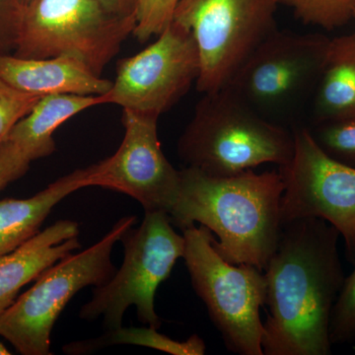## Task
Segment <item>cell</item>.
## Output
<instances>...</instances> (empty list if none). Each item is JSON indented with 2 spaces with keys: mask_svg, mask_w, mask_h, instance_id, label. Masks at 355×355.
Here are the masks:
<instances>
[{
  "mask_svg": "<svg viewBox=\"0 0 355 355\" xmlns=\"http://www.w3.org/2000/svg\"><path fill=\"white\" fill-rule=\"evenodd\" d=\"M340 233L321 218L282 224L279 245L265 270L266 355L331 354L330 324L345 275Z\"/></svg>",
  "mask_w": 355,
  "mask_h": 355,
  "instance_id": "1",
  "label": "cell"
},
{
  "mask_svg": "<svg viewBox=\"0 0 355 355\" xmlns=\"http://www.w3.org/2000/svg\"><path fill=\"white\" fill-rule=\"evenodd\" d=\"M284 183L280 172L248 170L216 177L196 168L180 170L176 198L168 212L173 226H205L218 238L214 246L234 265L265 270L279 245L280 202Z\"/></svg>",
  "mask_w": 355,
  "mask_h": 355,
  "instance_id": "2",
  "label": "cell"
},
{
  "mask_svg": "<svg viewBox=\"0 0 355 355\" xmlns=\"http://www.w3.org/2000/svg\"><path fill=\"white\" fill-rule=\"evenodd\" d=\"M293 153V132L263 118L228 87L203 94L178 142L184 164L216 177L268 163L282 167Z\"/></svg>",
  "mask_w": 355,
  "mask_h": 355,
  "instance_id": "3",
  "label": "cell"
},
{
  "mask_svg": "<svg viewBox=\"0 0 355 355\" xmlns=\"http://www.w3.org/2000/svg\"><path fill=\"white\" fill-rule=\"evenodd\" d=\"M137 221L135 216L123 217L100 241L46 268L0 316V336L21 354H51V331L58 318L77 292L103 286L113 277L114 244Z\"/></svg>",
  "mask_w": 355,
  "mask_h": 355,
  "instance_id": "4",
  "label": "cell"
},
{
  "mask_svg": "<svg viewBox=\"0 0 355 355\" xmlns=\"http://www.w3.org/2000/svg\"><path fill=\"white\" fill-rule=\"evenodd\" d=\"M121 241L125 254L120 270L106 284L95 287L79 317L88 322L102 317L107 330H116L123 327L125 311L135 306L140 323L159 329L161 319L154 299L177 261L183 258L184 235L174 230L167 212L159 210L146 211L139 227L128 229Z\"/></svg>",
  "mask_w": 355,
  "mask_h": 355,
  "instance_id": "5",
  "label": "cell"
},
{
  "mask_svg": "<svg viewBox=\"0 0 355 355\" xmlns=\"http://www.w3.org/2000/svg\"><path fill=\"white\" fill-rule=\"evenodd\" d=\"M183 233V258L191 284L226 347L238 354L263 355L260 309L266 304V282L263 270L224 260L205 226H191Z\"/></svg>",
  "mask_w": 355,
  "mask_h": 355,
  "instance_id": "6",
  "label": "cell"
},
{
  "mask_svg": "<svg viewBox=\"0 0 355 355\" xmlns=\"http://www.w3.org/2000/svg\"><path fill=\"white\" fill-rule=\"evenodd\" d=\"M135 15L110 12L97 0H34L23 10L16 57H71L97 76L133 34Z\"/></svg>",
  "mask_w": 355,
  "mask_h": 355,
  "instance_id": "7",
  "label": "cell"
},
{
  "mask_svg": "<svg viewBox=\"0 0 355 355\" xmlns=\"http://www.w3.org/2000/svg\"><path fill=\"white\" fill-rule=\"evenodd\" d=\"M329 42L322 35L275 30L225 87L263 118L284 125L314 95Z\"/></svg>",
  "mask_w": 355,
  "mask_h": 355,
  "instance_id": "8",
  "label": "cell"
},
{
  "mask_svg": "<svg viewBox=\"0 0 355 355\" xmlns=\"http://www.w3.org/2000/svg\"><path fill=\"white\" fill-rule=\"evenodd\" d=\"M275 0H181L174 22L193 34L202 94L225 87L243 62L275 30Z\"/></svg>",
  "mask_w": 355,
  "mask_h": 355,
  "instance_id": "9",
  "label": "cell"
},
{
  "mask_svg": "<svg viewBox=\"0 0 355 355\" xmlns=\"http://www.w3.org/2000/svg\"><path fill=\"white\" fill-rule=\"evenodd\" d=\"M294 153L279 167L284 183L280 202L282 223L321 218L338 231L350 259H355V167L331 157L311 130L292 128Z\"/></svg>",
  "mask_w": 355,
  "mask_h": 355,
  "instance_id": "10",
  "label": "cell"
},
{
  "mask_svg": "<svg viewBox=\"0 0 355 355\" xmlns=\"http://www.w3.org/2000/svg\"><path fill=\"white\" fill-rule=\"evenodd\" d=\"M200 55L193 34L173 22L157 40L116 67V79L103 105L160 116L197 83Z\"/></svg>",
  "mask_w": 355,
  "mask_h": 355,
  "instance_id": "11",
  "label": "cell"
},
{
  "mask_svg": "<svg viewBox=\"0 0 355 355\" xmlns=\"http://www.w3.org/2000/svg\"><path fill=\"white\" fill-rule=\"evenodd\" d=\"M158 119L123 110V141L113 155L89 166L90 187L130 196L144 211L161 210L168 214L179 189L180 171L161 149Z\"/></svg>",
  "mask_w": 355,
  "mask_h": 355,
  "instance_id": "12",
  "label": "cell"
},
{
  "mask_svg": "<svg viewBox=\"0 0 355 355\" xmlns=\"http://www.w3.org/2000/svg\"><path fill=\"white\" fill-rule=\"evenodd\" d=\"M0 79L11 87L38 96H102L113 81L97 76L77 58H25L0 55Z\"/></svg>",
  "mask_w": 355,
  "mask_h": 355,
  "instance_id": "13",
  "label": "cell"
},
{
  "mask_svg": "<svg viewBox=\"0 0 355 355\" xmlns=\"http://www.w3.org/2000/svg\"><path fill=\"white\" fill-rule=\"evenodd\" d=\"M76 221L58 220L9 253L0 256V316L26 284L81 247Z\"/></svg>",
  "mask_w": 355,
  "mask_h": 355,
  "instance_id": "14",
  "label": "cell"
},
{
  "mask_svg": "<svg viewBox=\"0 0 355 355\" xmlns=\"http://www.w3.org/2000/svg\"><path fill=\"white\" fill-rule=\"evenodd\" d=\"M89 168L76 170L49 184L34 197L0 202V256L13 251L40 232L53 207L67 196L87 188Z\"/></svg>",
  "mask_w": 355,
  "mask_h": 355,
  "instance_id": "15",
  "label": "cell"
},
{
  "mask_svg": "<svg viewBox=\"0 0 355 355\" xmlns=\"http://www.w3.org/2000/svg\"><path fill=\"white\" fill-rule=\"evenodd\" d=\"M103 105L101 96L58 94L43 96L21 119L4 141L15 146L30 161L55 151L53 133L76 114Z\"/></svg>",
  "mask_w": 355,
  "mask_h": 355,
  "instance_id": "16",
  "label": "cell"
},
{
  "mask_svg": "<svg viewBox=\"0 0 355 355\" xmlns=\"http://www.w3.org/2000/svg\"><path fill=\"white\" fill-rule=\"evenodd\" d=\"M312 98L320 123L355 118V33L329 42Z\"/></svg>",
  "mask_w": 355,
  "mask_h": 355,
  "instance_id": "17",
  "label": "cell"
},
{
  "mask_svg": "<svg viewBox=\"0 0 355 355\" xmlns=\"http://www.w3.org/2000/svg\"><path fill=\"white\" fill-rule=\"evenodd\" d=\"M158 329L121 328L110 330L97 338L72 343L65 345L64 352L69 354H86L113 345H133L161 350L174 355H203L207 347L202 338L191 336L186 342H177L158 333Z\"/></svg>",
  "mask_w": 355,
  "mask_h": 355,
  "instance_id": "18",
  "label": "cell"
},
{
  "mask_svg": "<svg viewBox=\"0 0 355 355\" xmlns=\"http://www.w3.org/2000/svg\"><path fill=\"white\" fill-rule=\"evenodd\" d=\"M291 7L304 23L334 30L354 18L355 0H275Z\"/></svg>",
  "mask_w": 355,
  "mask_h": 355,
  "instance_id": "19",
  "label": "cell"
},
{
  "mask_svg": "<svg viewBox=\"0 0 355 355\" xmlns=\"http://www.w3.org/2000/svg\"><path fill=\"white\" fill-rule=\"evenodd\" d=\"M311 133L331 157L355 167V118L323 123Z\"/></svg>",
  "mask_w": 355,
  "mask_h": 355,
  "instance_id": "20",
  "label": "cell"
},
{
  "mask_svg": "<svg viewBox=\"0 0 355 355\" xmlns=\"http://www.w3.org/2000/svg\"><path fill=\"white\" fill-rule=\"evenodd\" d=\"M181 0H137L133 36L140 42L158 36L173 22Z\"/></svg>",
  "mask_w": 355,
  "mask_h": 355,
  "instance_id": "21",
  "label": "cell"
},
{
  "mask_svg": "<svg viewBox=\"0 0 355 355\" xmlns=\"http://www.w3.org/2000/svg\"><path fill=\"white\" fill-rule=\"evenodd\" d=\"M330 338L333 343H343L355 338V268L345 279L331 313Z\"/></svg>",
  "mask_w": 355,
  "mask_h": 355,
  "instance_id": "22",
  "label": "cell"
},
{
  "mask_svg": "<svg viewBox=\"0 0 355 355\" xmlns=\"http://www.w3.org/2000/svg\"><path fill=\"white\" fill-rule=\"evenodd\" d=\"M42 97L17 90L0 79V144Z\"/></svg>",
  "mask_w": 355,
  "mask_h": 355,
  "instance_id": "23",
  "label": "cell"
},
{
  "mask_svg": "<svg viewBox=\"0 0 355 355\" xmlns=\"http://www.w3.org/2000/svg\"><path fill=\"white\" fill-rule=\"evenodd\" d=\"M31 161L9 142L0 144V190L22 177L29 169Z\"/></svg>",
  "mask_w": 355,
  "mask_h": 355,
  "instance_id": "24",
  "label": "cell"
},
{
  "mask_svg": "<svg viewBox=\"0 0 355 355\" xmlns=\"http://www.w3.org/2000/svg\"><path fill=\"white\" fill-rule=\"evenodd\" d=\"M110 12L121 16L135 15L137 0H97Z\"/></svg>",
  "mask_w": 355,
  "mask_h": 355,
  "instance_id": "25",
  "label": "cell"
},
{
  "mask_svg": "<svg viewBox=\"0 0 355 355\" xmlns=\"http://www.w3.org/2000/svg\"><path fill=\"white\" fill-rule=\"evenodd\" d=\"M33 1H34V0H18V3H19V6L21 8H22V10H24L26 7L29 6Z\"/></svg>",
  "mask_w": 355,
  "mask_h": 355,
  "instance_id": "26",
  "label": "cell"
},
{
  "mask_svg": "<svg viewBox=\"0 0 355 355\" xmlns=\"http://www.w3.org/2000/svg\"><path fill=\"white\" fill-rule=\"evenodd\" d=\"M10 352H8V349L4 347L3 343L0 342V355H9Z\"/></svg>",
  "mask_w": 355,
  "mask_h": 355,
  "instance_id": "27",
  "label": "cell"
},
{
  "mask_svg": "<svg viewBox=\"0 0 355 355\" xmlns=\"http://www.w3.org/2000/svg\"><path fill=\"white\" fill-rule=\"evenodd\" d=\"M2 2H3V0H0V6H1Z\"/></svg>",
  "mask_w": 355,
  "mask_h": 355,
  "instance_id": "28",
  "label": "cell"
},
{
  "mask_svg": "<svg viewBox=\"0 0 355 355\" xmlns=\"http://www.w3.org/2000/svg\"><path fill=\"white\" fill-rule=\"evenodd\" d=\"M354 18H355V8H354Z\"/></svg>",
  "mask_w": 355,
  "mask_h": 355,
  "instance_id": "29",
  "label": "cell"
}]
</instances>
